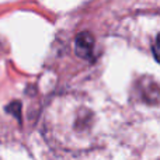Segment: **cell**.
Wrapping results in <instances>:
<instances>
[{
  "label": "cell",
  "mask_w": 160,
  "mask_h": 160,
  "mask_svg": "<svg viewBox=\"0 0 160 160\" xmlns=\"http://www.w3.org/2000/svg\"><path fill=\"white\" fill-rule=\"evenodd\" d=\"M139 94L146 104H159L160 102V86L150 78L139 79Z\"/></svg>",
  "instance_id": "obj_1"
},
{
  "label": "cell",
  "mask_w": 160,
  "mask_h": 160,
  "mask_svg": "<svg viewBox=\"0 0 160 160\" xmlns=\"http://www.w3.org/2000/svg\"><path fill=\"white\" fill-rule=\"evenodd\" d=\"M75 52L79 58L91 61L94 52V37L88 31H83L78 34L75 39Z\"/></svg>",
  "instance_id": "obj_2"
},
{
  "label": "cell",
  "mask_w": 160,
  "mask_h": 160,
  "mask_svg": "<svg viewBox=\"0 0 160 160\" xmlns=\"http://www.w3.org/2000/svg\"><path fill=\"white\" fill-rule=\"evenodd\" d=\"M153 55H155V58H156V61L160 63V34L158 35V38H156V41H155V44H153Z\"/></svg>",
  "instance_id": "obj_3"
}]
</instances>
